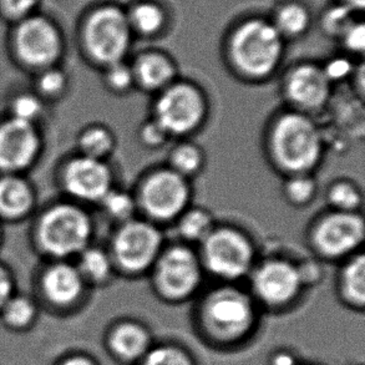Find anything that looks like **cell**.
I'll list each match as a JSON object with an SVG mask.
<instances>
[{"mask_svg": "<svg viewBox=\"0 0 365 365\" xmlns=\"http://www.w3.org/2000/svg\"><path fill=\"white\" fill-rule=\"evenodd\" d=\"M89 289L74 261H41L34 272L31 294L41 309L66 316L84 306Z\"/></svg>", "mask_w": 365, "mask_h": 365, "instance_id": "52a82bcc", "label": "cell"}, {"mask_svg": "<svg viewBox=\"0 0 365 365\" xmlns=\"http://www.w3.org/2000/svg\"><path fill=\"white\" fill-rule=\"evenodd\" d=\"M104 71L105 84L111 91L125 93L135 84L133 68L125 64V61L105 68Z\"/></svg>", "mask_w": 365, "mask_h": 365, "instance_id": "8d00e7d4", "label": "cell"}, {"mask_svg": "<svg viewBox=\"0 0 365 365\" xmlns=\"http://www.w3.org/2000/svg\"><path fill=\"white\" fill-rule=\"evenodd\" d=\"M361 191L348 181L334 183L328 192L331 207L339 212H356L361 206Z\"/></svg>", "mask_w": 365, "mask_h": 365, "instance_id": "d6a6232c", "label": "cell"}, {"mask_svg": "<svg viewBox=\"0 0 365 365\" xmlns=\"http://www.w3.org/2000/svg\"><path fill=\"white\" fill-rule=\"evenodd\" d=\"M170 165L173 171L187 178L196 175L202 168L203 155L197 146L183 143L173 150Z\"/></svg>", "mask_w": 365, "mask_h": 365, "instance_id": "1f68e13d", "label": "cell"}, {"mask_svg": "<svg viewBox=\"0 0 365 365\" xmlns=\"http://www.w3.org/2000/svg\"><path fill=\"white\" fill-rule=\"evenodd\" d=\"M348 50L363 53L365 48V29L363 23H354L341 36Z\"/></svg>", "mask_w": 365, "mask_h": 365, "instance_id": "ab89813d", "label": "cell"}, {"mask_svg": "<svg viewBox=\"0 0 365 365\" xmlns=\"http://www.w3.org/2000/svg\"><path fill=\"white\" fill-rule=\"evenodd\" d=\"M331 85L324 70L313 64H303L292 70L286 80L287 98L299 113L319 111L331 96Z\"/></svg>", "mask_w": 365, "mask_h": 365, "instance_id": "ac0fdd59", "label": "cell"}, {"mask_svg": "<svg viewBox=\"0 0 365 365\" xmlns=\"http://www.w3.org/2000/svg\"><path fill=\"white\" fill-rule=\"evenodd\" d=\"M201 245L203 269L225 283L241 281L253 269L255 247L237 230L215 228Z\"/></svg>", "mask_w": 365, "mask_h": 365, "instance_id": "30bf717a", "label": "cell"}, {"mask_svg": "<svg viewBox=\"0 0 365 365\" xmlns=\"http://www.w3.org/2000/svg\"><path fill=\"white\" fill-rule=\"evenodd\" d=\"M115 146L113 133L104 125L93 123L85 126L76 136V151L86 158L106 161Z\"/></svg>", "mask_w": 365, "mask_h": 365, "instance_id": "4316f807", "label": "cell"}, {"mask_svg": "<svg viewBox=\"0 0 365 365\" xmlns=\"http://www.w3.org/2000/svg\"><path fill=\"white\" fill-rule=\"evenodd\" d=\"M5 49L10 61L31 76L63 65L66 54L64 29L53 15L39 13L8 26Z\"/></svg>", "mask_w": 365, "mask_h": 365, "instance_id": "3957f363", "label": "cell"}, {"mask_svg": "<svg viewBox=\"0 0 365 365\" xmlns=\"http://www.w3.org/2000/svg\"><path fill=\"white\" fill-rule=\"evenodd\" d=\"M135 84L146 91H163L173 84L176 68L166 55L150 51L140 55L131 66Z\"/></svg>", "mask_w": 365, "mask_h": 365, "instance_id": "ffe728a7", "label": "cell"}, {"mask_svg": "<svg viewBox=\"0 0 365 365\" xmlns=\"http://www.w3.org/2000/svg\"><path fill=\"white\" fill-rule=\"evenodd\" d=\"M74 263L90 288L105 286L114 276V262L109 252L93 243L75 258Z\"/></svg>", "mask_w": 365, "mask_h": 365, "instance_id": "603a6c76", "label": "cell"}, {"mask_svg": "<svg viewBox=\"0 0 365 365\" xmlns=\"http://www.w3.org/2000/svg\"><path fill=\"white\" fill-rule=\"evenodd\" d=\"M338 294L348 308L353 311H364L365 257L361 253L353 257L343 267L338 282Z\"/></svg>", "mask_w": 365, "mask_h": 365, "instance_id": "7402d4cb", "label": "cell"}, {"mask_svg": "<svg viewBox=\"0 0 365 365\" xmlns=\"http://www.w3.org/2000/svg\"><path fill=\"white\" fill-rule=\"evenodd\" d=\"M339 1H341V4L349 6L354 11H361V10L364 9L365 0H339Z\"/></svg>", "mask_w": 365, "mask_h": 365, "instance_id": "ee69618b", "label": "cell"}, {"mask_svg": "<svg viewBox=\"0 0 365 365\" xmlns=\"http://www.w3.org/2000/svg\"><path fill=\"white\" fill-rule=\"evenodd\" d=\"M40 312L41 307L36 298L18 289L0 309V322L8 331L24 333L36 324Z\"/></svg>", "mask_w": 365, "mask_h": 365, "instance_id": "44dd1931", "label": "cell"}, {"mask_svg": "<svg viewBox=\"0 0 365 365\" xmlns=\"http://www.w3.org/2000/svg\"><path fill=\"white\" fill-rule=\"evenodd\" d=\"M191 197L187 178L171 168L158 170L143 181L138 200L143 212L153 221L170 222L186 210Z\"/></svg>", "mask_w": 365, "mask_h": 365, "instance_id": "9a60e30c", "label": "cell"}, {"mask_svg": "<svg viewBox=\"0 0 365 365\" xmlns=\"http://www.w3.org/2000/svg\"><path fill=\"white\" fill-rule=\"evenodd\" d=\"M128 24L133 34L141 36H153L163 31L168 18L166 11L161 5L145 0L133 4L130 9L126 10Z\"/></svg>", "mask_w": 365, "mask_h": 365, "instance_id": "484cf974", "label": "cell"}, {"mask_svg": "<svg viewBox=\"0 0 365 365\" xmlns=\"http://www.w3.org/2000/svg\"><path fill=\"white\" fill-rule=\"evenodd\" d=\"M30 221V245L41 261H74L94 236L86 207L64 197L38 208Z\"/></svg>", "mask_w": 365, "mask_h": 365, "instance_id": "7a4b0ae2", "label": "cell"}, {"mask_svg": "<svg viewBox=\"0 0 365 365\" xmlns=\"http://www.w3.org/2000/svg\"><path fill=\"white\" fill-rule=\"evenodd\" d=\"M104 212L115 221L123 223L133 220L136 211V201L131 195L121 190L111 188L99 203Z\"/></svg>", "mask_w": 365, "mask_h": 365, "instance_id": "4dcf8cb0", "label": "cell"}, {"mask_svg": "<svg viewBox=\"0 0 365 365\" xmlns=\"http://www.w3.org/2000/svg\"><path fill=\"white\" fill-rule=\"evenodd\" d=\"M16 291L18 284L14 271L9 264L0 259V309Z\"/></svg>", "mask_w": 365, "mask_h": 365, "instance_id": "74e56055", "label": "cell"}, {"mask_svg": "<svg viewBox=\"0 0 365 365\" xmlns=\"http://www.w3.org/2000/svg\"><path fill=\"white\" fill-rule=\"evenodd\" d=\"M55 182L63 197L86 207L99 205L114 188V175L106 161L75 153L58 165Z\"/></svg>", "mask_w": 365, "mask_h": 365, "instance_id": "9c48e42d", "label": "cell"}, {"mask_svg": "<svg viewBox=\"0 0 365 365\" xmlns=\"http://www.w3.org/2000/svg\"><path fill=\"white\" fill-rule=\"evenodd\" d=\"M353 365H363V364H353Z\"/></svg>", "mask_w": 365, "mask_h": 365, "instance_id": "7dc6e473", "label": "cell"}, {"mask_svg": "<svg viewBox=\"0 0 365 365\" xmlns=\"http://www.w3.org/2000/svg\"><path fill=\"white\" fill-rule=\"evenodd\" d=\"M178 231L187 242L202 243L215 230L213 218L206 210H186L178 218Z\"/></svg>", "mask_w": 365, "mask_h": 365, "instance_id": "f546056e", "label": "cell"}, {"mask_svg": "<svg viewBox=\"0 0 365 365\" xmlns=\"http://www.w3.org/2000/svg\"><path fill=\"white\" fill-rule=\"evenodd\" d=\"M168 133L155 120L143 123L140 130V138L148 148H160L168 138Z\"/></svg>", "mask_w": 365, "mask_h": 365, "instance_id": "f35d334b", "label": "cell"}, {"mask_svg": "<svg viewBox=\"0 0 365 365\" xmlns=\"http://www.w3.org/2000/svg\"><path fill=\"white\" fill-rule=\"evenodd\" d=\"M39 201L38 190L28 175L0 173V222L18 225L34 216Z\"/></svg>", "mask_w": 365, "mask_h": 365, "instance_id": "d6986e66", "label": "cell"}, {"mask_svg": "<svg viewBox=\"0 0 365 365\" xmlns=\"http://www.w3.org/2000/svg\"><path fill=\"white\" fill-rule=\"evenodd\" d=\"M153 331L135 318L113 322L104 333L105 351L115 363L138 365L155 344Z\"/></svg>", "mask_w": 365, "mask_h": 365, "instance_id": "e0dca14e", "label": "cell"}, {"mask_svg": "<svg viewBox=\"0 0 365 365\" xmlns=\"http://www.w3.org/2000/svg\"><path fill=\"white\" fill-rule=\"evenodd\" d=\"M284 38L272 21L252 18L233 30L228 51L236 69L253 79L267 78L278 68Z\"/></svg>", "mask_w": 365, "mask_h": 365, "instance_id": "5b68a950", "label": "cell"}, {"mask_svg": "<svg viewBox=\"0 0 365 365\" xmlns=\"http://www.w3.org/2000/svg\"><path fill=\"white\" fill-rule=\"evenodd\" d=\"M163 235L153 223L133 218L121 223L109 252L115 269L133 276L153 269L163 252Z\"/></svg>", "mask_w": 365, "mask_h": 365, "instance_id": "8fae6325", "label": "cell"}, {"mask_svg": "<svg viewBox=\"0 0 365 365\" xmlns=\"http://www.w3.org/2000/svg\"><path fill=\"white\" fill-rule=\"evenodd\" d=\"M271 150L278 166L287 173H308L321 161L323 138L308 115L288 113L282 115L272 128Z\"/></svg>", "mask_w": 365, "mask_h": 365, "instance_id": "8992f818", "label": "cell"}, {"mask_svg": "<svg viewBox=\"0 0 365 365\" xmlns=\"http://www.w3.org/2000/svg\"><path fill=\"white\" fill-rule=\"evenodd\" d=\"M206 101L202 93L187 83H173L160 91L153 120L168 135H187L203 123Z\"/></svg>", "mask_w": 365, "mask_h": 365, "instance_id": "5bb4252c", "label": "cell"}, {"mask_svg": "<svg viewBox=\"0 0 365 365\" xmlns=\"http://www.w3.org/2000/svg\"><path fill=\"white\" fill-rule=\"evenodd\" d=\"M133 35L126 10L110 3L85 10L76 28L80 53L90 64L103 69L125 61Z\"/></svg>", "mask_w": 365, "mask_h": 365, "instance_id": "277c9868", "label": "cell"}, {"mask_svg": "<svg viewBox=\"0 0 365 365\" xmlns=\"http://www.w3.org/2000/svg\"><path fill=\"white\" fill-rule=\"evenodd\" d=\"M29 88L39 95L46 104L60 103L69 94L71 79L63 65L53 66L30 76Z\"/></svg>", "mask_w": 365, "mask_h": 365, "instance_id": "d4e9b609", "label": "cell"}, {"mask_svg": "<svg viewBox=\"0 0 365 365\" xmlns=\"http://www.w3.org/2000/svg\"><path fill=\"white\" fill-rule=\"evenodd\" d=\"M261 308L250 292L225 283L207 292L193 311L195 334L221 351L243 348L256 336Z\"/></svg>", "mask_w": 365, "mask_h": 365, "instance_id": "6da1fadb", "label": "cell"}, {"mask_svg": "<svg viewBox=\"0 0 365 365\" xmlns=\"http://www.w3.org/2000/svg\"><path fill=\"white\" fill-rule=\"evenodd\" d=\"M364 237V220L361 215L334 211L317 223L313 245L324 257L341 258L356 251Z\"/></svg>", "mask_w": 365, "mask_h": 365, "instance_id": "2e32d148", "label": "cell"}, {"mask_svg": "<svg viewBox=\"0 0 365 365\" xmlns=\"http://www.w3.org/2000/svg\"><path fill=\"white\" fill-rule=\"evenodd\" d=\"M304 287L298 266L284 259H271L252 273L250 293L261 309L282 312L296 304Z\"/></svg>", "mask_w": 365, "mask_h": 365, "instance_id": "7c38bea8", "label": "cell"}, {"mask_svg": "<svg viewBox=\"0 0 365 365\" xmlns=\"http://www.w3.org/2000/svg\"><path fill=\"white\" fill-rule=\"evenodd\" d=\"M200 257L186 246L161 252L153 267V291L166 303H183L195 297L202 284Z\"/></svg>", "mask_w": 365, "mask_h": 365, "instance_id": "ba28073f", "label": "cell"}, {"mask_svg": "<svg viewBox=\"0 0 365 365\" xmlns=\"http://www.w3.org/2000/svg\"><path fill=\"white\" fill-rule=\"evenodd\" d=\"M297 365H324V364H321V363H317V361H299V363H298V364H297Z\"/></svg>", "mask_w": 365, "mask_h": 365, "instance_id": "bcb514c9", "label": "cell"}, {"mask_svg": "<svg viewBox=\"0 0 365 365\" xmlns=\"http://www.w3.org/2000/svg\"><path fill=\"white\" fill-rule=\"evenodd\" d=\"M316 193V182L308 173L292 175L286 183V196L294 205H306Z\"/></svg>", "mask_w": 365, "mask_h": 365, "instance_id": "d590c367", "label": "cell"}, {"mask_svg": "<svg viewBox=\"0 0 365 365\" xmlns=\"http://www.w3.org/2000/svg\"><path fill=\"white\" fill-rule=\"evenodd\" d=\"M3 243H4V225L0 222V250L3 247Z\"/></svg>", "mask_w": 365, "mask_h": 365, "instance_id": "f6af8a7d", "label": "cell"}, {"mask_svg": "<svg viewBox=\"0 0 365 365\" xmlns=\"http://www.w3.org/2000/svg\"><path fill=\"white\" fill-rule=\"evenodd\" d=\"M354 14H356V11L346 5L341 4V3L336 6L334 5L333 8L327 10L326 14L323 16V20H322L323 29L328 34L341 38L346 30L356 23Z\"/></svg>", "mask_w": 365, "mask_h": 365, "instance_id": "e575fe53", "label": "cell"}, {"mask_svg": "<svg viewBox=\"0 0 365 365\" xmlns=\"http://www.w3.org/2000/svg\"><path fill=\"white\" fill-rule=\"evenodd\" d=\"M45 138L40 125L0 118V173L28 175L40 163Z\"/></svg>", "mask_w": 365, "mask_h": 365, "instance_id": "4fadbf2b", "label": "cell"}, {"mask_svg": "<svg viewBox=\"0 0 365 365\" xmlns=\"http://www.w3.org/2000/svg\"><path fill=\"white\" fill-rule=\"evenodd\" d=\"M54 365H100L99 361L85 351H73L61 356Z\"/></svg>", "mask_w": 365, "mask_h": 365, "instance_id": "b9f144b4", "label": "cell"}, {"mask_svg": "<svg viewBox=\"0 0 365 365\" xmlns=\"http://www.w3.org/2000/svg\"><path fill=\"white\" fill-rule=\"evenodd\" d=\"M138 365H200L187 346L178 341H155Z\"/></svg>", "mask_w": 365, "mask_h": 365, "instance_id": "f1b7e54d", "label": "cell"}, {"mask_svg": "<svg viewBox=\"0 0 365 365\" xmlns=\"http://www.w3.org/2000/svg\"><path fill=\"white\" fill-rule=\"evenodd\" d=\"M323 70H324L327 78L329 79L331 83L341 81V80L346 79V76L351 75V71H353V64L346 58H336V59L331 60L323 68Z\"/></svg>", "mask_w": 365, "mask_h": 365, "instance_id": "60d3db41", "label": "cell"}, {"mask_svg": "<svg viewBox=\"0 0 365 365\" xmlns=\"http://www.w3.org/2000/svg\"><path fill=\"white\" fill-rule=\"evenodd\" d=\"M49 108V105L39 95L30 88H26L15 90L8 96L5 115L13 119L41 126Z\"/></svg>", "mask_w": 365, "mask_h": 365, "instance_id": "cb8c5ba5", "label": "cell"}, {"mask_svg": "<svg viewBox=\"0 0 365 365\" xmlns=\"http://www.w3.org/2000/svg\"><path fill=\"white\" fill-rule=\"evenodd\" d=\"M299 361L294 351L282 348L272 353L268 358V365H297Z\"/></svg>", "mask_w": 365, "mask_h": 365, "instance_id": "7bdbcfd3", "label": "cell"}, {"mask_svg": "<svg viewBox=\"0 0 365 365\" xmlns=\"http://www.w3.org/2000/svg\"><path fill=\"white\" fill-rule=\"evenodd\" d=\"M311 20V13L304 5L297 1H288L276 10L272 24L286 39L304 34L309 29Z\"/></svg>", "mask_w": 365, "mask_h": 365, "instance_id": "83f0119b", "label": "cell"}, {"mask_svg": "<svg viewBox=\"0 0 365 365\" xmlns=\"http://www.w3.org/2000/svg\"><path fill=\"white\" fill-rule=\"evenodd\" d=\"M40 10H43V0H0V21L10 26Z\"/></svg>", "mask_w": 365, "mask_h": 365, "instance_id": "836d02e7", "label": "cell"}]
</instances>
